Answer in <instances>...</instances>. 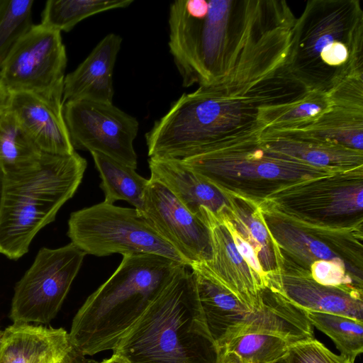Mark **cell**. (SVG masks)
<instances>
[{
    "label": "cell",
    "mask_w": 363,
    "mask_h": 363,
    "mask_svg": "<svg viewBox=\"0 0 363 363\" xmlns=\"http://www.w3.org/2000/svg\"><path fill=\"white\" fill-rule=\"evenodd\" d=\"M255 89L219 80L183 94L145 134L149 157L184 160L257 140L264 128Z\"/></svg>",
    "instance_id": "6da1fadb"
},
{
    "label": "cell",
    "mask_w": 363,
    "mask_h": 363,
    "mask_svg": "<svg viewBox=\"0 0 363 363\" xmlns=\"http://www.w3.org/2000/svg\"><path fill=\"white\" fill-rule=\"evenodd\" d=\"M169 48L189 87L212 84L255 39L260 12L253 0H178L169 9Z\"/></svg>",
    "instance_id": "7a4b0ae2"
},
{
    "label": "cell",
    "mask_w": 363,
    "mask_h": 363,
    "mask_svg": "<svg viewBox=\"0 0 363 363\" xmlns=\"http://www.w3.org/2000/svg\"><path fill=\"white\" fill-rule=\"evenodd\" d=\"M112 351L130 363H218L189 266L179 267Z\"/></svg>",
    "instance_id": "3957f363"
},
{
    "label": "cell",
    "mask_w": 363,
    "mask_h": 363,
    "mask_svg": "<svg viewBox=\"0 0 363 363\" xmlns=\"http://www.w3.org/2000/svg\"><path fill=\"white\" fill-rule=\"evenodd\" d=\"M286 67L308 91L328 93L363 75V10L357 0L308 1L292 29Z\"/></svg>",
    "instance_id": "277c9868"
},
{
    "label": "cell",
    "mask_w": 363,
    "mask_h": 363,
    "mask_svg": "<svg viewBox=\"0 0 363 363\" xmlns=\"http://www.w3.org/2000/svg\"><path fill=\"white\" fill-rule=\"evenodd\" d=\"M182 264L154 254H131L84 301L69 333L84 356L113 350Z\"/></svg>",
    "instance_id": "5b68a950"
},
{
    "label": "cell",
    "mask_w": 363,
    "mask_h": 363,
    "mask_svg": "<svg viewBox=\"0 0 363 363\" xmlns=\"http://www.w3.org/2000/svg\"><path fill=\"white\" fill-rule=\"evenodd\" d=\"M87 166L74 152L69 155L42 152L27 170L4 174L0 206V254L16 260L33 238L52 223L75 194Z\"/></svg>",
    "instance_id": "8992f818"
},
{
    "label": "cell",
    "mask_w": 363,
    "mask_h": 363,
    "mask_svg": "<svg viewBox=\"0 0 363 363\" xmlns=\"http://www.w3.org/2000/svg\"><path fill=\"white\" fill-rule=\"evenodd\" d=\"M189 267L203 320L217 348L235 337L249 333L278 335L291 344L314 338L313 326L305 311L270 288L264 305L251 308L223 286L203 263Z\"/></svg>",
    "instance_id": "52a82bcc"
},
{
    "label": "cell",
    "mask_w": 363,
    "mask_h": 363,
    "mask_svg": "<svg viewBox=\"0 0 363 363\" xmlns=\"http://www.w3.org/2000/svg\"><path fill=\"white\" fill-rule=\"evenodd\" d=\"M216 186L252 197L281 186L338 172L273 154L257 140L233 144L181 160Z\"/></svg>",
    "instance_id": "ba28073f"
},
{
    "label": "cell",
    "mask_w": 363,
    "mask_h": 363,
    "mask_svg": "<svg viewBox=\"0 0 363 363\" xmlns=\"http://www.w3.org/2000/svg\"><path fill=\"white\" fill-rule=\"evenodd\" d=\"M362 179L363 167L334 172L281 186L259 203L294 223L341 228L339 218L362 216Z\"/></svg>",
    "instance_id": "9c48e42d"
},
{
    "label": "cell",
    "mask_w": 363,
    "mask_h": 363,
    "mask_svg": "<svg viewBox=\"0 0 363 363\" xmlns=\"http://www.w3.org/2000/svg\"><path fill=\"white\" fill-rule=\"evenodd\" d=\"M67 235L86 255L154 254L187 262L134 208L102 203L72 212Z\"/></svg>",
    "instance_id": "30bf717a"
},
{
    "label": "cell",
    "mask_w": 363,
    "mask_h": 363,
    "mask_svg": "<svg viewBox=\"0 0 363 363\" xmlns=\"http://www.w3.org/2000/svg\"><path fill=\"white\" fill-rule=\"evenodd\" d=\"M86 254L70 242L41 248L16 284L10 318L13 323L48 324L58 313Z\"/></svg>",
    "instance_id": "8fae6325"
},
{
    "label": "cell",
    "mask_w": 363,
    "mask_h": 363,
    "mask_svg": "<svg viewBox=\"0 0 363 363\" xmlns=\"http://www.w3.org/2000/svg\"><path fill=\"white\" fill-rule=\"evenodd\" d=\"M67 54L61 33L31 25L20 37L0 69L7 93H31L62 99Z\"/></svg>",
    "instance_id": "7c38bea8"
},
{
    "label": "cell",
    "mask_w": 363,
    "mask_h": 363,
    "mask_svg": "<svg viewBox=\"0 0 363 363\" xmlns=\"http://www.w3.org/2000/svg\"><path fill=\"white\" fill-rule=\"evenodd\" d=\"M63 114L74 149L98 152L134 169L137 155L133 142L139 123L112 103L72 101Z\"/></svg>",
    "instance_id": "4fadbf2b"
},
{
    "label": "cell",
    "mask_w": 363,
    "mask_h": 363,
    "mask_svg": "<svg viewBox=\"0 0 363 363\" xmlns=\"http://www.w3.org/2000/svg\"><path fill=\"white\" fill-rule=\"evenodd\" d=\"M143 216L189 267L210 260L211 245L206 224L156 180L149 179L144 194Z\"/></svg>",
    "instance_id": "5bb4252c"
},
{
    "label": "cell",
    "mask_w": 363,
    "mask_h": 363,
    "mask_svg": "<svg viewBox=\"0 0 363 363\" xmlns=\"http://www.w3.org/2000/svg\"><path fill=\"white\" fill-rule=\"evenodd\" d=\"M200 219L209 230L211 245L210 260L202 263L242 303L262 307L270 289L242 257L223 220L206 208L201 209Z\"/></svg>",
    "instance_id": "9a60e30c"
},
{
    "label": "cell",
    "mask_w": 363,
    "mask_h": 363,
    "mask_svg": "<svg viewBox=\"0 0 363 363\" xmlns=\"http://www.w3.org/2000/svg\"><path fill=\"white\" fill-rule=\"evenodd\" d=\"M6 107L42 152L69 155L75 152L65 121L62 99L13 93L9 94Z\"/></svg>",
    "instance_id": "2e32d148"
},
{
    "label": "cell",
    "mask_w": 363,
    "mask_h": 363,
    "mask_svg": "<svg viewBox=\"0 0 363 363\" xmlns=\"http://www.w3.org/2000/svg\"><path fill=\"white\" fill-rule=\"evenodd\" d=\"M268 277V287L304 311L328 313L363 321L362 294L324 286L310 275L281 272Z\"/></svg>",
    "instance_id": "e0dca14e"
},
{
    "label": "cell",
    "mask_w": 363,
    "mask_h": 363,
    "mask_svg": "<svg viewBox=\"0 0 363 363\" xmlns=\"http://www.w3.org/2000/svg\"><path fill=\"white\" fill-rule=\"evenodd\" d=\"M122 41L118 34L106 35L86 59L65 77L63 104L72 101L112 103L113 71Z\"/></svg>",
    "instance_id": "ac0fdd59"
},
{
    "label": "cell",
    "mask_w": 363,
    "mask_h": 363,
    "mask_svg": "<svg viewBox=\"0 0 363 363\" xmlns=\"http://www.w3.org/2000/svg\"><path fill=\"white\" fill-rule=\"evenodd\" d=\"M150 179L164 185L191 213L200 218L206 208L218 216L228 206L223 192L181 160L150 157Z\"/></svg>",
    "instance_id": "d6986e66"
},
{
    "label": "cell",
    "mask_w": 363,
    "mask_h": 363,
    "mask_svg": "<svg viewBox=\"0 0 363 363\" xmlns=\"http://www.w3.org/2000/svg\"><path fill=\"white\" fill-rule=\"evenodd\" d=\"M70 346L63 328L13 323L3 331L0 363H55Z\"/></svg>",
    "instance_id": "ffe728a7"
},
{
    "label": "cell",
    "mask_w": 363,
    "mask_h": 363,
    "mask_svg": "<svg viewBox=\"0 0 363 363\" xmlns=\"http://www.w3.org/2000/svg\"><path fill=\"white\" fill-rule=\"evenodd\" d=\"M218 189L228 200V206L218 216L226 219L253 247L267 276L281 272L282 255L268 230L258 199L231 190Z\"/></svg>",
    "instance_id": "44dd1931"
},
{
    "label": "cell",
    "mask_w": 363,
    "mask_h": 363,
    "mask_svg": "<svg viewBox=\"0 0 363 363\" xmlns=\"http://www.w3.org/2000/svg\"><path fill=\"white\" fill-rule=\"evenodd\" d=\"M257 143L273 154L318 168L344 172L363 167V151L333 143L262 135Z\"/></svg>",
    "instance_id": "7402d4cb"
},
{
    "label": "cell",
    "mask_w": 363,
    "mask_h": 363,
    "mask_svg": "<svg viewBox=\"0 0 363 363\" xmlns=\"http://www.w3.org/2000/svg\"><path fill=\"white\" fill-rule=\"evenodd\" d=\"M260 208L268 230L282 257L289 256L301 264L298 270L292 272L311 275L310 267L313 262L318 260L334 261L345 264L357 280L362 281V270L354 268L323 240L290 221Z\"/></svg>",
    "instance_id": "603a6c76"
},
{
    "label": "cell",
    "mask_w": 363,
    "mask_h": 363,
    "mask_svg": "<svg viewBox=\"0 0 363 363\" xmlns=\"http://www.w3.org/2000/svg\"><path fill=\"white\" fill-rule=\"evenodd\" d=\"M312 139L363 151V111L332 106L310 124L261 135Z\"/></svg>",
    "instance_id": "cb8c5ba5"
},
{
    "label": "cell",
    "mask_w": 363,
    "mask_h": 363,
    "mask_svg": "<svg viewBox=\"0 0 363 363\" xmlns=\"http://www.w3.org/2000/svg\"><path fill=\"white\" fill-rule=\"evenodd\" d=\"M91 154L101 179L100 187L104 193V202L113 204L116 201L123 200L143 215L144 194L149 179L138 174L135 169L104 154Z\"/></svg>",
    "instance_id": "d4e9b609"
},
{
    "label": "cell",
    "mask_w": 363,
    "mask_h": 363,
    "mask_svg": "<svg viewBox=\"0 0 363 363\" xmlns=\"http://www.w3.org/2000/svg\"><path fill=\"white\" fill-rule=\"evenodd\" d=\"M42 152L6 106L0 111V167L4 174L35 167Z\"/></svg>",
    "instance_id": "484cf974"
},
{
    "label": "cell",
    "mask_w": 363,
    "mask_h": 363,
    "mask_svg": "<svg viewBox=\"0 0 363 363\" xmlns=\"http://www.w3.org/2000/svg\"><path fill=\"white\" fill-rule=\"evenodd\" d=\"M290 345L272 334L238 335L218 347V363H271L285 357Z\"/></svg>",
    "instance_id": "4316f807"
},
{
    "label": "cell",
    "mask_w": 363,
    "mask_h": 363,
    "mask_svg": "<svg viewBox=\"0 0 363 363\" xmlns=\"http://www.w3.org/2000/svg\"><path fill=\"white\" fill-rule=\"evenodd\" d=\"M133 0H49L42 13L41 25L68 32L81 21L94 14L129 6Z\"/></svg>",
    "instance_id": "83f0119b"
},
{
    "label": "cell",
    "mask_w": 363,
    "mask_h": 363,
    "mask_svg": "<svg viewBox=\"0 0 363 363\" xmlns=\"http://www.w3.org/2000/svg\"><path fill=\"white\" fill-rule=\"evenodd\" d=\"M305 313L311 324L334 342L340 354L354 361L363 352V321L333 313Z\"/></svg>",
    "instance_id": "f1b7e54d"
},
{
    "label": "cell",
    "mask_w": 363,
    "mask_h": 363,
    "mask_svg": "<svg viewBox=\"0 0 363 363\" xmlns=\"http://www.w3.org/2000/svg\"><path fill=\"white\" fill-rule=\"evenodd\" d=\"M332 106L327 93L308 91L301 98L285 106L266 130H289L307 125Z\"/></svg>",
    "instance_id": "f546056e"
},
{
    "label": "cell",
    "mask_w": 363,
    "mask_h": 363,
    "mask_svg": "<svg viewBox=\"0 0 363 363\" xmlns=\"http://www.w3.org/2000/svg\"><path fill=\"white\" fill-rule=\"evenodd\" d=\"M33 0H1L0 69L20 37L30 27Z\"/></svg>",
    "instance_id": "4dcf8cb0"
},
{
    "label": "cell",
    "mask_w": 363,
    "mask_h": 363,
    "mask_svg": "<svg viewBox=\"0 0 363 363\" xmlns=\"http://www.w3.org/2000/svg\"><path fill=\"white\" fill-rule=\"evenodd\" d=\"M311 277L324 286H335L362 294V282L357 280L341 263L318 260L310 267Z\"/></svg>",
    "instance_id": "1f68e13d"
},
{
    "label": "cell",
    "mask_w": 363,
    "mask_h": 363,
    "mask_svg": "<svg viewBox=\"0 0 363 363\" xmlns=\"http://www.w3.org/2000/svg\"><path fill=\"white\" fill-rule=\"evenodd\" d=\"M287 363H354L342 354H336L314 338L289 345Z\"/></svg>",
    "instance_id": "d6a6232c"
},
{
    "label": "cell",
    "mask_w": 363,
    "mask_h": 363,
    "mask_svg": "<svg viewBox=\"0 0 363 363\" xmlns=\"http://www.w3.org/2000/svg\"><path fill=\"white\" fill-rule=\"evenodd\" d=\"M333 106L363 111V77H349L328 93Z\"/></svg>",
    "instance_id": "836d02e7"
},
{
    "label": "cell",
    "mask_w": 363,
    "mask_h": 363,
    "mask_svg": "<svg viewBox=\"0 0 363 363\" xmlns=\"http://www.w3.org/2000/svg\"><path fill=\"white\" fill-rule=\"evenodd\" d=\"M220 217L228 230H229L235 247L244 259L247 265L252 269V270L260 277L268 286V277L267 274L264 272L261 264L259 262L257 254L253 247L246 241L233 227V225L224 218Z\"/></svg>",
    "instance_id": "e575fe53"
},
{
    "label": "cell",
    "mask_w": 363,
    "mask_h": 363,
    "mask_svg": "<svg viewBox=\"0 0 363 363\" xmlns=\"http://www.w3.org/2000/svg\"><path fill=\"white\" fill-rule=\"evenodd\" d=\"M85 357L71 345L58 363H98Z\"/></svg>",
    "instance_id": "d590c367"
},
{
    "label": "cell",
    "mask_w": 363,
    "mask_h": 363,
    "mask_svg": "<svg viewBox=\"0 0 363 363\" xmlns=\"http://www.w3.org/2000/svg\"><path fill=\"white\" fill-rule=\"evenodd\" d=\"M99 363H130L125 357L117 353H113L112 356L104 359Z\"/></svg>",
    "instance_id": "8d00e7d4"
},
{
    "label": "cell",
    "mask_w": 363,
    "mask_h": 363,
    "mask_svg": "<svg viewBox=\"0 0 363 363\" xmlns=\"http://www.w3.org/2000/svg\"><path fill=\"white\" fill-rule=\"evenodd\" d=\"M8 97L9 94L0 83V111L6 106Z\"/></svg>",
    "instance_id": "74e56055"
},
{
    "label": "cell",
    "mask_w": 363,
    "mask_h": 363,
    "mask_svg": "<svg viewBox=\"0 0 363 363\" xmlns=\"http://www.w3.org/2000/svg\"><path fill=\"white\" fill-rule=\"evenodd\" d=\"M4 173L0 167V206L2 198L3 186H4Z\"/></svg>",
    "instance_id": "f35d334b"
},
{
    "label": "cell",
    "mask_w": 363,
    "mask_h": 363,
    "mask_svg": "<svg viewBox=\"0 0 363 363\" xmlns=\"http://www.w3.org/2000/svg\"><path fill=\"white\" fill-rule=\"evenodd\" d=\"M271 363H287L286 356Z\"/></svg>",
    "instance_id": "ab89813d"
},
{
    "label": "cell",
    "mask_w": 363,
    "mask_h": 363,
    "mask_svg": "<svg viewBox=\"0 0 363 363\" xmlns=\"http://www.w3.org/2000/svg\"><path fill=\"white\" fill-rule=\"evenodd\" d=\"M2 333H3V331L0 330V354H1V347H2Z\"/></svg>",
    "instance_id": "60d3db41"
},
{
    "label": "cell",
    "mask_w": 363,
    "mask_h": 363,
    "mask_svg": "<svg viewBox=\"0 0 363 363\" xmlns=\"http://www.w3.org/2000/svg\"><path fill=\"white\" fill-rule=\"evenodd\" d=\"M63 356H64V355H63ZM60 360V359H59V360H58L57 362H55V363H58V362H59Z\"/></svg>",
    "instance_id": "b9f144b4"
},
{
    "label": "cell",
    "mask_w": 363,
    "mask_h": 363,
    "mask_svg": "<svg viewBox=\"0 0 363 363\" xmlns=\"http://www.w3.org/2000/svg\"><path fill=\"white\" fill-rule=\"evenodd\" d=\"M1 0H0V5H1Z\"/></svg>",
    "instance_id": "7bdbcfd3"
}]
</instances>
